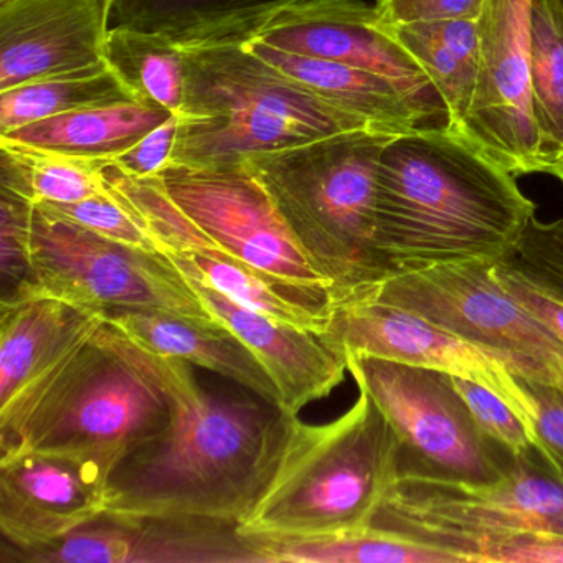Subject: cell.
Instances as JSON below:
<instances>
[{"mask_svg":"<svg viewBox=\"0 0 563 563\" xmlns=\"http://www.w3.org/2000/svg\"><path fill=\"white\" fill-rule=\"evenodd\" d=\"M126 341L169 395L173 418L114 470L107 512L240 526L275 467L288 415L258 395L210 394L189 362Z\"/></svg>","mask_w":563,"mask_h":563,"instance_id":"6da1fadb","label":"cell"},{"mask_svg":"<svg viewBox=\"0 0 563 563\" xmlns=\"http://www.w3.org/2000/svg\"><path fill=\"white\" fill-rule=\"evenodd\" d=\"M536 213L514 174L446 126L391 137L382 153L375 225L395 276L474 260L499 262Z\"/></svg>","mask_w":563,"mask_h":563,"instance_id":"7a4b0ae2","label":"cell"},{"mask_svg":"<svg viewBox=\"0 0 563 563\" xmlns=\"http://www.w3.org/2000/svg\"><path fill=\"white\" fill-rule=\"evenodd\" d=\"M170 418L169 395L107 321L0 407V456L65 454L97 464L111 479L128 454L166 431Z\"/></svg>","mask_w":563,"mask_h":563,"instance_id":"3957f363","label":"cell"},{"mask_svg":"<svg viewBox=\"0 0 563 563\" xmlns=\"http://www.w3.org/2000/svg\"><path fill=\"white\" fill-rule=\"evenodd\" d=\"M400 474V438L358 387L354 405L328 423L288 415L278 460L240 532L309 539L368 529Z\"/></svg>","mask_w":563,"mask_h":563,"instance_id":"277c9868","label":"cell"},{"mask_svg":"<svg viewBox=\"0 0 563 563\" xmlns=\"http://www.w3.org/2000/svg\"><path fill=\"white\" fill-rule=\"evenodd\" d=\"M391 137L349 131L246 163L328 283L334 306L371 298L395 276L375 225L378 163Z\"/></svg>","mask_w":563,"mask_h":563,"instance_id":"5b68a950","label":"cell"},{"mask_svg":"<svg viewBox=\"0 0 563 563\" xmlns=\"http://www.w3.org/2000/svg\"><path fill=\"white\" fill-rule=\"evenodd\" d=\"M173 163L240 166L272 151L349 131H368L322 103L243 45L189 48Z\"/></svg>","mask_w":563,"mask_h":563,"instance_id":"8992f818","label":"cell"},{"mask_svg":"<svg viewBox=\"0 0 563 563\" xmlns=\"http://www.w3.org/2000/svg\"><path fill=\"white\" fill-rule=\"evenodd\" d=\"M372 527L461 563H487L497 547L519 537H563V477L536 450L514 457L490 483L401 473Z\"/></svg>","mask_w":563,"mask_h":563,"instance_id":"52a82bcc","label":"cell"},{"mask_svg":"<svg viewBox=\"0 0 563 563\" xmlns=\"http://www.w3.org/2000/svg\"><path fill=\"white\" fill-rule=\"evenodd\" d=\"M34 292L104 316L159 311L210 319L189 279L164 253L104 239L34 203L31 222Z\"/></svg>","mask_w":563,"mask_h":563,"instance_id":"ba28073f","label":"cell"},{"mask_svg":"<svg viewBox=\"0 0 563 563\" xmlns=\"http://www.w3.org/2000/svg\"><path fill=\"white\" fill-rule=\"evenodd\" d=\"M345 362L397 431L401 473L490 483L512 463L481 433L446 372L371 355H345Z\"/></svg>","mask_w":563,"mask_h":563,"instance_id":"9c48e42d","label":"cell"},{"mask_svg":"<svg viewBox=\"0 0 563 563\" xmlns=\"http://www.w3.org/2000/svg\"><path fill=\"white\" fill-rule=\"evenodd\" d=\"M490 260L453 263L387 279L371 298L430 319L512 364L517 377L563 391V341L507 295Z\"/></svg>","mask_w":563,"mask_h":563,"instance_id":"30bf717a","label":"cell"},{"mask_svg":"<svg viewBox=\"0 0 563 563\" xmlns=\"http://www.w3.org/2000/svg\"><path fill=\"white\" fill-rule=\"evenodd\" d=\"M321 339L342 357L371 355L446 372L483 385L512 408L527 428L533 450L539 456L542 454L532 400L512 364L490 349L377 298L334 306Z\"/></svg>","mask_w":563,"mask_h":563,"instance_id":"8fae6325","label":"cell"},{"mask_svg":"<svg viewBox=\"0 0 563 563\" xmlns=\"http://www.w3.org/2000/svg\"><path fill=\"white\" fill-rule=\"evenodd\" d=\"M159 177L174 203L222 252L285 282L329 291L249 164L199 169L170 163Z\"/></svg>","mask_w":563,"mask_h":563,"instance_id":"7c38bea8","label":"cell"},{"mask_svg":"<svg viewBox=\"0 0 563 563\" xmlns=\"http://www.w3.org/2000/svg\"><path fill=\"white\" fill-rule=\"evenodd\" d=\"M532 0H484L479 68L460 136L514 176L547 174L530 95Z\"/></svg>","mask_w":563,"mask_h":563,"instance_id":"4fadbf2b","label":"cell"},{"mask_svg":"<svg viewBox=\"0 0 563 563\" xmlns=\"http://www.w3.org/2000/svg\"><path fill=\"white\" fill-rule=\"evenodd\" d=\"M0 550L5 563H263L236 523L113 512L38 549Z\"/></svg>","mask_w":563,"mask_h":563,"instance_id":"5bb4252c","label":"cell"},{"mask_svg":"<svg viewBox=\"0 0 563 563\" xmlns=\"http://www.w3.org/2000/svg\"><path fill=\"white\" fill-rule=\"evenodd\" d=\"M110 474L97 464L45 451L0 456V532L29 550L58 542L108 510Z\"/></svg>","mask_w":563,"mask_h":563,"instance_id":"9a60e30c","label":"cell"},{"mask_svg":"<svg viewBox=\"0 0 563 563\" xmlns=\"http://www.w3.org/2000/svg\"><path fill=\"white\" fill-rule=\"evenodd\" d=\"M117 0H0V91L103 64Z\"/></svg>","mask_w":563,"mask_h":563,"instance_id":"2e32d148","label":"cell"},{"mask_svg":"<svg viewBox=\"0 0 563 563\" xmlns=\"http://www.w3.org/2000/svg\"><path fill=\"white\" fill-rule=\"evenodd\" d=\"M255 41L380 75L446 121L443 103L420 65L378 22L375 5L364 0H302L283 24Z\"/></svg>","mask_w":563,"mask_h":563,"instance_id":"e0dca14e","label":"cell"},{"mask_svg":"<svg viewBox=\"0 0 563 563\" xmlns=\"http://www.w3.org/2000/svg\"><path fill=\"white\" fill-rule=\"evenodd\" d=\"M189 283L210 316L227 325L268 372L286 415H298L344 380L345 357L321 335L243 308L209 286Z\"/></svg>","mask_w":563,"mask_h":563,"instance_id":"ac0fdd59","label":"cell"},{"mask_svg":"<svg viewBox=\"0 0 563 563\" xmlns=\"http://www.w3.org/2000/svg\"><path fill=\"white\" fill-rule=\"evenodd\" d=\"M243 47L372 133L400 136L418 128L446 126L440 113L380 75L279 51L262 41L246 42Z\"/></svg>","mask_w":563,"mask_h":563,"instance_id":"d6986e66","label":"cell"},{"mask_svg":"<svg viewBox=\"0 0 563 563\" xmlns=\"http://www.w3.org/2000/svg\"><path fill=\"white\" fill-rule=\"evenodd\" d=\"M0 407L107 322L103 312L42 292L0 302Z\"/></svg>","mask_w":563,"mask_h":563,"instance_id":"ffe728a7","label":"cell"},{"mask_svg":"<svg viewBox=\"0 0 563 563\" xmlns=\"http://www.w3.org/2000/svg\"><path fill=\"white\" fill-rule=\"evenodd\" d=\"M187 279L222 292L243 308L324 334L332 318L331 292L268 275L222 252L206 233L179 252H161Z\"/></svg>","mask_w":563,"mask_h":563,"instance_id":"44dd1931","label":"cell"},{"mask_svg":"<svg viewBox=\"0 0 563 563\" xmlns=\"http://www.w3.org/2000/svg\"><path fill=\"white\" fill-rule=\"evenodd\" d=\"M107 321L146 351L216 372L279 407V391L268 372L255 354L216 318L120 311L108 316Z\"/></svg>","mask_w":563,"mask_h":563,"instance_id":"7402d4cb","label":"cell"},{"mask_svg":"<svg viewBox=\"0 0 563 563\" xmlns=\"http://www.w3.org/2000/svg\"><path fill=\"white\" fill-rule=\"evenodd\" d=\"M173 114L140 101H121L47 118L0 134V140L68 156L111 161Z\"/></svg>","mask_w":563,"mask_h":563,"instance_id":"603a6c76","label":"cell"},{"mask_svg":"<svg viewBox=\"0 0 563 563\" xmlns=\"http://www.w3.org/2000/svg\"><path fill=\"white\" fill-rule=\"evenodd\" d=\"M385 29L420 65L443 103L448 130L460 134L476 90L479 68L477 22L456 19Z\"/></svg>","mask_w":563,"mask_h":563,"instance_id":"cb8c5ba5","label":"cell"},{"mask_svg":"<svg viewBox=\"0 0 563 563\" xmlns=\"http://www.w3.org/2000/svg\"><path fill=\"white\" fill-rule=\"evenodd\" d=\"M108 159L68 156L0 140V184L31 203H75L108 192Z\"/></svg>","mask_w":563,"mask_h":563,"instance_id":"d4e9b609","label":"cell"},{"mask_svg":"<svg viewBox=\"0 0 563 563\" xmlns=\"http://www.w3.org/2000/svg\"><path fill=\"white\" fill-rule=\"evenodd\" d=\"M252 537L263 563H461L443 550L375 527L309 539Z\"/></svg>","mask_w":563,"mask_h":563,"instance_id":"484cf974","label":"cell"},{"mask_svg":"<svg viewBox=\"0 0 563 563\" xmlns=\"http://www.w3.org/2000/svg\"><path fill=\"white\" fill-rule=\"evenodd\" d=\"M121 101L136 100L104 60L84 70L0 91V134L58 114Z\"/></svg>","mask_w":563,"mask_h":563,"instance_id":"4316f807","label":"cell"},{"mask_svg":"<svg viewBox=\"0 0 563 563\" xmlns=\"http://www.w3.org/2000/svg\"><path fill=\"white\" fill-rule=\"evenodd\" d=\"M104 60L134 100L180 114L186 91L184 54L161 32L111 27Z\"/></svg>","mask_w":563,"mask_h":563,"instance_id":"83f0119b","label":"cell"},{"mask_svg":"<svg viewBox=\"0 0 563 563\" xmlns=\"http://www.w3.org/2000/svg\"><path fill=\"white\" fill-rule=\"evenodd\" d=\"M530 95L547 174L563 157V5L532 0L530 5Z\"/></svg>","mask_w":563,"mask_h":563,"instance_id":"f1b7e54d","label":"cell"},{"mask_svg":"<svg viewBox=\"0 0 563 563\" xmlns=\"http://www.w3.org/2000/svg\"><path fill=\"white\" fill-rule=\"evenodd\" d=\"M278 0H117L111 27L176 32Z\"/></svg>","mask_w":563,"mask_h":563,"instance_id":"f546056e","label":"cell"},{"mask_svg":"<svg viewBox=\"0 0 563 563\" xmlns=\"http://www.w3.org/2000/svg\"><path fill=\"white\" fill-rule=\"evenodd\" d=\"M38 206L104 239L147 250V252L161 253L143 217L111 186H108L107 194L90 197L81 202L38 203Z\"/></svg>","mask_w":563,"mask_h":563,"instance_id":"4dcf8cb0","label":"cell"},{"mask_svg":"<svg viewBox=\"0 0 563 563\" xmlns=\"http://www.w3.org/2000/svg\"><path fill=\"white\" fill-rule=\"evenodd\" d=\"M34 203L2 189L0 202V263L2 298L11 302L34 292L35 276L31 258V222Z\"/></svg>","mask_w":563,"mask_h":563,"instance_id":"1f68e13d","label":"cell"},{"mask_svg":"<svg viewBox=\"0 0 563 563\" xmlns=\"http://www.w3.org/2000/svg\"><path fill=\"white\" fill-rule=\"evenodd\" d=\"M451 378L484 437L499 444L512 457H522L533 451L527 428L506 401L476 382L453 375Z\"/></svg>","mask_w":563,"mask_h":563,"instance_id":"d6a6232c","label":"cell"},{"mask_svg":"<svg viewBox=\"0 0 563 563\" xmlns=\"http://www.w3.org/2000/svg\"><path fill=\"white\" fill-rule=\"evenodd\" d=\"M536 410L537 434L547 466L563 477V391L519 377Z\"/></svg>","mask_w":563,"mask_h":563,"instance_id":"836d02e7","label":"cell"},{"mask_svg":"<svg viewBox=\"0 0 563 563\" xmlns=\"http://www.w3.org/2000/svg\"><path fill=\"white\" fill-rule=\"evenodd\" d=\"M374 5L384 27H398L415 22L476 21L484 0H375Z\"/></svg>","mask_w":563,"mask_h":563,"instance_id":"e575fe53","label":"cell"},{"mask_svg":"<svg viewBox=\"0 0 563 563\" xmlns=\"http://www.w3.org/2000/svg\"><path fill=\"white\" fill-rule=\"evenodd\" d=\"M179 114L154 128L133 147L111 159L121 170L133 177L157 176L164 167L173 163L174 144H176Z\"/></svg>","mask_w":563,"mask_h":563,"instance_id":"d590c367","label":"cell"},{"mask_svg":"<svg viewBox=\"0 0 563 563\" xmlns=\"http://www.w3.org/2000/svg\"><path fill=\"white\" fill-rule=\"evenodd\" d=\"M494 276L500 288L529 309L547 328L552 329L563 341V301L547 292L545 289L533 285L519 269L509 262L500 258L494 263Z\"/></svg>","mask_w":563,"mask_h":563,"instance_id":"8d00e7d4","label":"cell"},{"mask_svg":"<svg viewBox=\"0 0 563 563\" xmlns=\"http://www.w3.org/2000/svg\"><path fill=\"white\" fill-rule=\"evenodd\" d=\"M487 563H563V537H519L497 547Z\"/></svg>","mask_w":563,"mask_h":563,"instance_id":"74e56055","label":"cell"},{"mask_svg":"<svg viewBox=\"0 0 563 563\" xmlns=\"http://www.w3.org/2000/svg\"><path fill=\"white\" fill-rule=\"evenodd\" d=\"M549 176L555 177V179L563 184V157L550 167Z\"/></svg>","mask_w":563,"mask_h":563,"instance_id":"f35d334b","label":"cell"},{"mask_svg":"<svg viewBox=\"0 0 563 563\" xmlns=\"http://www.w3.org/2000/svg\"><path fill=\"white\" fill-rule=\"evenodd\" d=\"M560 2H562V5H563V0H560Z\"/></svg>","mask_w":563,"mask_h":563,"instance_id":"ab89813d","label":"cell"}]
</instances>
